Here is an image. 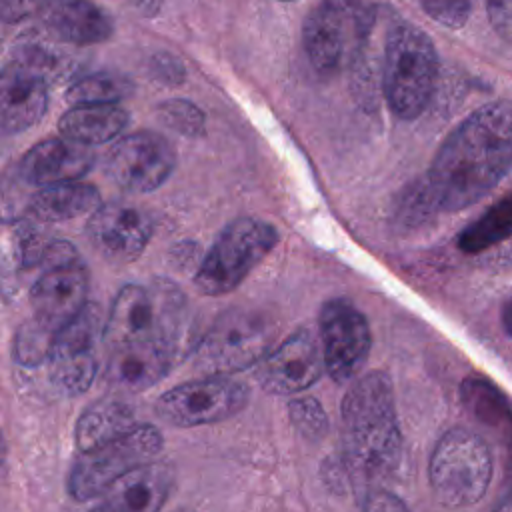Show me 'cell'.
Instances as JSON below:
<instances>
[{"label": "cell", "mask_w": 512, "mask_h": 512, "mask_svg": "<svg viewBox=\"0 0 512 512\" xmlns=\"http://www.w3.org/2000/svg\"><path fill=\"white\" fill-rule=\"evenodd\" d=\"M512 168V100L484 104L438 148L422 188L436 212L482 200Z\"/></svg>", "instance_id": "obj_1"}, {"label": "cell", "mask_w": 512, "mask_h": 512, "mask_svg": "<svg viewBox=\"0 0 512 512\" xmlns=\"http://www.w3.org/2000/svg\"><path fill=\"white\" fill-rule=\"evenodd\" d=\"M402 458V434L394 386L374 370L348 388L342 400V462L348 474L366 484L390 476Z\"/></svg>", "instance_id": "obj_2"}, {"label": "cell", "mask_w": 512, "mask_h": 512, "mask_svg": "<svg viewBox=\"0 0 512 512\" xmlns=\"http://www.w3.org/2000/svg\"><path fill=\"white\" fill-rule=\"evenodd\" d=\"M188 328V302L170 280L126 284L116 294L104 326L110 348L128 344H162L182 352Z\"/></svg>", "instance_id": "obj_3"}, {"label": "cell", "mask_w": 512, "mask_h": 512, "mask_svg": "<svg viewBox=\"0 0 512 512\" xmlns=\"http://www.w3.org/2000/svg\"><path fill=\"white\" fill-rule=\"evenodd\" d=\"M374 26L376 8L370 0H320L302 26L310 66L320 76H332L356 64Z\"/></svg>", "instance_id": "obj_4"}, {"label": "cell", "mask_w": 512, "mask_h": 512, "mask_svg": "<svg viewBox=\"0 0 512 512\" xmlns=\"http://www.w3.org/2000/svg\"><path fill=\"white\" fill-rule=\"evenodd\" d=\"M436 78L438 54L430 36L404 20L392 24L382 64V90L392 114L418 118L434 94Z\"/></svg>", "instance_id": "obj_5"}, {"label": "cell", "mask_w": 512, "mask_h": 512, "mask_svg": "<svg viewBox=\"0 0 512 512\" xmlns=\"http://www.w3.org/2000/svg\"><path fill=\"white\" fill-rule=\"evenodd\" d=\"M276 320L256 308H228L216 316L192 352L196 370L204 376H230L258 366L272 350Z\"/></svg>", "instance_id": "obj_6"}, {"label": "cell", "mask_w": 512, "mask_h": 512, "mask_svg": "<svg viewBox=\"0 0 512 512\" xmlns=\"http://www.w3.org/2000/svg\"><path fill=\"white\" fill-rule=\"evenodd\" d=\"M490 478L492 452L480 434L456 426L440 436L430 456L428 480L442 506L476 504L486 494Z\"/></svg>", "instance_id": "obj_7"}, {"label": "cell", "mask_w": 512, "mask_h": 512, "mask_svg": "<svg viewBox=\"0 0 512 512\" xmlns=\"http://www.w3.org/2000/svg\"><path fill=\"white\" fill-rule=\"evenodd\" d=\"M276 228L260 218L232 220L202 258L194 284L206 296H222L238 288L244 278L274 250Z\"/></svg>", "instance_id": "obj_8"}, {"label": "cell", "mask_w": 512, "mask_h": 512, "mask_svg": "<svg viewBox=\"0 0 512 512\" xmlns=\"http://www.w3.org/2000/svg\"><path fill=\"white\" fill-rule=\"evenodd\" d=\"M162 444V432L154 424H138L126 436L84 452L68 474L70 496L84 502L106 494L124 474L154 462Z\"/></svg>", "instance_id": "obj_9"}, {"label": "cell", "mask_w": 512, "mask_h": 512, "mask_svg": "<svg viewBox=\"0 0 512 512\" xmlns=\"http://www.w3.org/2000/svg\"><path fill=\"white\" fill-rule=\"evenodd\" d=\"M40 268L30 288L32 318L60 332L88 304V270L74 244L66 240H52Z\"/></svg>", "instance_id": "obj_10"}, {"label": "cell", "mask_w": 512, "mask_h": 512, "mask_svg": "<svg viewBox=\"0 0 512 512\" xmlns=\"http://www.w3.org/2000/svg\"><path fill=\"white\" fill-rule=\"evenodd\" d=\"M248 400L250 390L244 382L230 376H204L160 394L154 412L170 426L194 428L232 418Z\"/></svg>", "instance_id": "obj_11"}, {"label": "cell", "mask_w": 512, "mask_h": 512, "mask_svg": "<svg viewBox=\"0 0 512 512\" xmlns=\"http://www.w3.org/2000/svg\"><path fill=\"white\" fill-rule=\"evenodd\" d=\"M106 320L96 304H86L84 310L66 324L54 340L48 374L54 388L64 396L84 394L96 376V342L104 340Z\"/></svg>", "instance_id": "obj_12"}, {"label": "cell", "mask_w": 512, "mask_h": 512, "mask_svg": "<svg viewBox=\"0 0 512 512\" xmlns=\"http://www.w3.org/2000/svg\"><path fill=\"white\" fill-rule=\"evenodd\" d=\"M318 328L328 376L336 384L354 380L372 346L366 316L350 300L332 298L320 308Z\"/></svg>", "instance_id": "obj_13"}, {"label": "cell", "mask_w": 512, "mask_h": 512, "mask_svg": "<svg viewBox=\"0 0 512 512\" xmlns=\"http://www.w3.org/2000/svg\"><path fill=\"white\" fill-rule=\"evenodd\" d=\"M176 168L172 144L152 130L132 132L120 138L108 158L110 178L126 192L146 194L160 188Z\"/></svg>", "instance_id": "obj_14"}, {"label": "cell", "mask_w": 512, "mask_h": 512, "mask_svg": "<svg viewBox=\"0 0 512 512\" xmlns=\"http://www.w3.org/2000/svg\"><path fill=\"white\" fill-rule=\"evenodd\" d=\"M324 372L322 346L308 328H298L264 356L254 378L268 394L292 396L310 388Z\"/></svg>", "instance_id": "obj_15"}, {"label": "cell", "mask_w": 512, "mask_h": 512, "mask_svg": "<svg viewBox=\"0 0 512 512\" xmlns=\"http://www.w3.org/2000/svg\"><path fill=\"white\" fill-rule=\"evenodd\" d=\"M152 232L150 214L126 202L102 204L86 222V236L92 248L112 264L136 260L148 246Z\"/></svg>", "instance_id": "obj_16"}, {"label": "cell", "mask_w": 512, "mask_h": 512, "mask_svg": "<svg viewBox=\"0 0 512 512\" xmlns=\"http://www.w3.org/2000/svg\"><path fill=\"white\" fill-rule=\"evenodd\" d=\"M94 154L68 138H48L34 144L18 162V176L32 186H52L80 180L90 172Z\"/></svg>", "instance_id": "obj_17"}, {"label": "cell", "mask_w": 512, "mask_h": 512, "mask_svg": "<svg viewBox=\"0 0 512 512\" xmlns=\"http://www.w3.org/2000/svg\"><path fill=\"white\" fill-rule=\"evenodd\" d=\"M180 352L162 344H128L110 348L104 378L112 390L142 392L160 382L176 364Z\"/></svg>", "instance_id": "obj_18"}, {"label": "cell", "mask_w": 512, "mask_h": 512, "mask_svg": "<svg viewBox=\"0 0 512 512\" xmlns=\"http://www.w3.org/2000/svg\"><path fill=\"white\" fill-rule=\"evenodd\" d=\"M48 108V80L16 62H8L0 80L2 132L18 134L42 120Z\"/></svg>", "instance_id": "obj_19"}, {"label": "cell", "mask_w": 512, "mask_h": 512, "mask_svg": "<svg viewBox=\"0 0 512 512\" xmlns=\"http://www.w3.org/2000/svg\"><path fill=\"white\" fill-rule=\"evenodd\" d=\"M38 18L52 36L76 46L100 44L112 34V20L90 0H44Z\"/></svg>", "instance_id": "obj_20"}, {"label": "cell", "mask_w": 512, "mask_h": 512, "mask_svg": "<svg viewBox=\"0 0 512 512\" xmlns=\"http://www.w3.org/2000/svg\"><path fill=\"white\" fill-rule=\"evenodd\" d=\"M172 484V468L160 462H150L116 480L106 490L102 504L114 512H160Z\"/></svg>", "instance_id": "obj_21"}, {"label": "cell", "mask_w": 512, "mask_h": 512, "mask_svg": "<svg viewBox=\"0 0 512 512\" xmlns=\"http://www.w3.org/2000/svg\"><path fill=\"white\" fill-rule=\"evenodd\" d=\"M138 426L136 412L126 400L102 398L86 406L74 428V442L80 454L114 442Z\"/></svg>", "instance_id": "obj_22"}, {"label": "cell", "mask_w": 512, "mask_h": 512, "mask_svg": "<svg viewBox=\"0 0 512 512\" xmlns=\"http://www.w3.org/2000/svg\"><path fill=\"white\" fill-rule=\"evenodd\" d=\"M128 122V112L118 104H80L60 116L58 130L64 138L90 148L122 134Z\"/></svg>", "instance_id": "obj_23"}, {"label": "cell", "mask_w": 512, "mask_h": 512, "mask_svg": "<svg viewBox=\"0 0 512 512\" xmlns=\"http://www.w3.org/2000/svg\"><path fill=\"white\" fill-rule=\"evenodd\" d=\"M102 206L100 192L80 180L40 188L30 200V212L40 222H64L92 214Z\"/></svg>", "instance_id": "obj_24"}, {"label": "cell", "mask_w": 512, "mask_h": 512, "mask_svg": "<svg viewBox=\"0 0 512 512\" xmlns=\"http://www.w3.org/2000/svg\"><path fill=\"white\" fill-rule=\"evenodd\" d=\"M464 408L496 438L508 446L512 456V408L504 394L482 376H468L460 384Z\"/></svg>", "instance_id": "obj_25"}, {"label": "cell", "mask_w": 512, "mask_h": 512, "mask_svg": "<svg viewBox=\"0 0 512 512\" xmlns=\"http://www.w3.org/2000/svg\"><path fill=\"white\" fill-rule=\"evenodd\" d=\"M508 236H512V192L460 232L458 248L466 254H478Z\"/></svg>", "instance_id": "obj_26"}, {"label": "cell", "mask_w": 512, "mask_h": 512, "mask_svg": "<svg viewBox=\"0 0 512 512\" xmlns=\"http://www.w3.org/2000/svg\"><path fill=\"white\" fill-rule=\"evenodd\" d=\"M132 92L128 78L116 72H94L74 80L66 92V102L80 104H116Z\"/></svg>", "instance_id": "obj_27"}, {"label": "cell", "mask_w": 512, "mask_h": 512, "mask_svg": "<svg viewBox=\"0 0 512 512\" xmlns=\"http://www.w3.org/2000/svg\"><path fill=\"white\" fill-rule=\"evenodd\" d=\"M56 334L36 318L22 322L14 334V360L24 368L48 364Z\"/></svg>", "instance_id": "obj_28"}, {"label": "cell", "mask_w": 512, "mask_h": 512, "mask_svg": "<svg viewBox=\"0 0 512 512\" xmlns=\"http://www.w3.org/2000/svg\"><path fill=\"white\" fill-rule=\"evenodd\" d=\"M10 62H16L46 80L60 76L66 70V58L54 50L48 42L38 38H20L12 46V58Z\"/></svg>", "instance_id": "obj_29"}, {"label": "cell", "mask_w": 512, "mask_h": 512, "mask_svg": "<svg viewBox=\"0 0 512 512\" xmlns=\"http://www.w3.org/2000/svg\"><path fill=\"white\" fill-rule=\"evenodd\" d=\"M156 114L160 116L162 124L184 138H200L206 130V116L204 112L190 100L184 98H170L156 106Z\"/></svg>", "instance_id": "obj_30"}, {"label": "cell", "mask_w": 512, "mask_h": 512, "mask_svg": "<svg viewBox=\"0 0 512 512\" xmlns=\"http://www.w3.org/2000/svg\"><path fill=\"white\" fill-rule=\"evenodd\" d=\"M50 244H52V238H48L34 222H18L12 232L16 266L20 270L42 266Z\"/></svg>", "instance_id": "obj_31"}, {"label": "cell", "mask_w": 512, "mask_h": 512, "mask_svg": "<svg viewBox=\"0 0 512 512\" xmlns=\"http://www.w3.org/2000/svg\"><path fill=\"white\" fill-rule=\"evenodd\" d=\"M288 418L292 426L310 442H318L328 434V416L314 396H300L288 402Z\"/></svg>", "instance_id": "obj_32"}, {"label": "cell", "mask_w": 512, "mask_h": 512, "mask_svg": "<svg viewBox=\"0 0 512 512\" xmlns=\"http://www.w3.org/2000/svg\"><path fill=\"white\" fill-rule=\"evenodd\" d=\"M478 0H420L424 12L446 28H460L470 18Z\"/></svg>", "instance_id": "obj_33"}, {"label": "cell", "mask_w": 512, "mask_h": 512, "mask_svg": "<svg viewBox=\"0 0 512 512\" xmlns=\"http://www.w3.org/2000/svg\"><path fill=\"white\" fill-rule=\"evenodd\" d=\"M150 74L164 84H180L184 80V66L176 56L160 52L150 60Z\"/></svg>", "instance_id": "obj_34"}, {"label": "cell", "mask_w": 512, "mask_h": 512, "mask_svg": "<svg viewBox=\"0 0 512 512\" xmlns=\"http://www.w3.org/2000/svg\"><path fill=\"white\" fill-rule=\"evenodd\" d=\"M362 512H408L406 504L384 488H372L364 496Z\"/></svg>", "instance_id": "obj_35"}, {"label": "cell", "mask_w": 512, "mask_h": 512, "mask_svg": "<svg viewBox=\"0 0 512 512\" xmlns=\"http://www.w3.org/2000/svg\"><path fill=\"white\" fill-rule=\"evenodd\" d=\"M486 8L494 30L512 42V0H486Z\"/></svg>", "instance_id": "obj_36"}, {"label": "cell", "mask_w": 512, "mask_h": 512, "mask_svg": "<svg viewBox=\"0 0 512 512\" xmlns=\"http://www.w3.org/2000/svg\"><path fill=\"white\" fill-rule=\"evenodd\" d=\"M44 0H0V16L4 24H16L32 14H38Z\"/></svg>", "instance_id": "obj_37"}, {"label": "cell", "mask_w": 512, "mask_h": 512, "mask_svg": "<svg viewBox=\"0 0 512 512\" xmlns=\"http://www.w3.org/2000/svg\"><path fill=\"white\" fill-rule=\"evenodd\" d=\"M502 328L504 332L508 334V338H512V300H508L504 306H502Z\"/></svg>", "instance_id": "obj_38"}, {"label": "cell", "mask_w": 512, "mask_h": 512, "mask_svg": "<svg viewBox=\"0 0 512 512\" xmlns=\"http://www.w3.org/2000/svg\"><path fill=\"white\" fill-rule=\"evenodd\" d=\"M494 512H512V498H508L506 502H502Z\"/></svg>", "instance_id": "obj_39"}, {"label": "cell", "mask_w": 512, "mask_h": 512, "mask_svg": "<svg viewBox=\"0 0 512 512\" xmlns=\"http://www.w3.org/2000/svg\"><path fill=\"white\" fill-rule=\"evenodd\" d=\"M90 512H114L112 508H108L106 504H100V506H96V508H92Z\"/></svg>", "instance_id": "obj_40"}, {"label": "cell", "mask_w": 512, "mask_h": 512, "mask_svg": "<svg viewBox=\"0 0 512 512\" xmlns=\"http://www.w3.org/2000/svg\"><path fill=\"white\" fill-rule=\"evenodd\" d=\"M282 2H292V0H282Z\"/></svg>", "instance_id": "obj_41"}]
</instances>
